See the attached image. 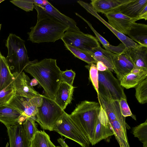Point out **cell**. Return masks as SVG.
<instances>
[{"mask_svg":"<svg viewBox=\"0 0 147 147\" xmlns=\"http://www.w3.org/2000/svg\"><path fill=\"white\" fill-rule=\"evenodd\" d=\"M108 24L117 31L124 34H127V31L132 24V19L122 14L117 9L105 14Z\"/></svg>","mask_w":147,"mask_h":147,"instance_id":"10","label":"cell"},{"mask_svg":"<svg viewBox=\"0 0 147 147\" xmlns=\"http://www.w3.org/2000/svg\"><path fill=\"white\" fill-rule=\"evenodd\" d=\"M96 64L97 68L99 71H103L108 69L107 67L101 61H98Z\"/></svg>","mask_w":147,"mask_h":147,"instance_id":"37","label":"cell"},{"mask_svg":"<svg viewBox=\"0 0 147 147\" xmlns=\"http://www.w3.org/2000/svg\"><path fill=\"white\" fill-rule=\"evenodd\" d=\"M35 119V117H28L22 124L27 137L31 141L36 133L38 131Z\"/></svg>","mask_w":147,"mask_h":147,"instance_id":"28","label":"cell"},{"mask_svg":"<svg viewBox=\"0 0 147 147\" xmlns=\"http://www.w3.org/2000/svg\"><path fill=\"white\" fill-rule=\"evenodd\" d=\"M77 2L88 12L95 17L107 26L122 42L126 48H135L138 46V44L129 38L117 31L110 26L108 22L99 15L90 4L80 0L78 1Z\"/></svg>","mask_w":147,"mask_h":147,"instance_id":"14","label":"cell"},{"mask_svg":"<svg viewBox=\"0 0 147 147\" xmlns=\"http://www.w3.org/2000/svg\"><path fill=\"white\" fill-rule=\"evenodd\" d=\"M37 13L35 25L30 28L28 33V40L33 43L54 42L61 39L69 27L61 22L47 12L40 5L34 3Z\"/></svg>","mask_w":147,"mask_h":147,"instance_id":"2","label":"cell"},{"mask_svg":"<svg viewBox=\"0 0 147 147\" xmlns=\"http://www.w3.org/2000/svg\"><path fill=\"white\" fill-rule=\"evenodd\" d=\"M62 136L78 143L82 147H89L88 137L65 111L56 122L53 129Z\"/></svg>","mask_w":147,"mask_h":147,"instance_id":"6","label":"cell"},{"mask_svg":"<svg viewBox=\"0 0 147 147\" xmlns=\"http://www.w3.org/2000/svg\"><path fill=\"white\" fill-rule=\"evenodd\" d=\"M98 93L110 96L115 100L119 101L121 98L126 97L120 80L108 69L98 71Z\"/></svg>","mask_w":147,"mask_h":147,"instance_id":"7","label":"cell"},{"mask_svg":"<svg viewBox=\"0 0 147 147\" xmlns=\"http://www.w3.org/2000/svg\"><path fill=\"white\" fill-rule=\"evenodd\" d=\"M130 0H92L90 4L97 12L104 14L127 3Z\"/></svg>","mask_w":147,"mask_h":147,"instance_id":"21","label":"cell"},{"mask_svg":"<svg viewBox=\"0 0 147 147\" xmlns=\"http://www.w3.org/2000/svg\"><path fill=\"white\" fill-rule=\"evenodd\" d=\"M147 78V70L134 65L131 72L120 80L121 85L124 88L129 89L135 88Z\"/></svg>","mask_w":147,"mask_h":147,"instance_id":"16","label":"cell"},{"mask_svg":"<svg viewBox=\"0 0 147 147\" xmlns=\"http://www.w3.org/2000/svg\"><path fill=\"white\" fill-rule=\"evenodd\" d=\"M57 141L62 147H69L66 143L64 140L62 138H59L57 140Z\"/></svg>","mask_w":147,"mask_h":147,"instance_id":"39","label":"cell"},{"mask_svg":"<svg viewBox=\"0 0 147 147\" xmlns=\"http://www.w3.org/2000/svg\"><path fill=\"white\" fill-rule=\"evenodd\" d=\"M12 74L14 78L11 85L14 90L15 94L28 98L41 96L32 86L31 80L24 72H14Z\"/></svg>","mask_w":147,"mask_h":147,"instance_id":"9","label":"cell"},{"mask_svg":"<svg viewBox=\"0 0 147 147\" xmlns=\"http://www.w3.org/2000/svg\"><path fill=\"white\" fill-rule=\"evenodd\" d=\"M113 135L114 134L109 125H105L102 124L97 117L93 137L90 144L92 145H94L102 140Z\"/></svg>","mask_w":147,"mask_h":147,"instance_id":"25","label":"cell"},{"mask_svg":"<svg viewBox=\"0 0 147 147\" xmlns=\"http://www.w3.org/2000/svg\"><path fill=\"white\" fill-rule=\"evenodd\" d=\"M44 9L48 13L57 20L69 27V30L80 31V30L77 26V24L73 19L61 13L48 1L45 6H42Z\"/></svg>","mask_w":147,"mask_h":147,"instance_id":"22","label":"cell"},{"mask_svg":"<svg viewBox=\"0 0 147 147\" xmlns=\"http://www.w3.org/2000/svg\"><path fill=\"white\" fill-rule=\"evenodd\" d=\"M8 54L6 58L10 69L20 73L30 61L25 45V41L14 34H10L6 41Z\"/></svg>","mask_w":147,"mask_h":147,"instance_id":"4","label":"cell"},{"mask_svg":"<svg viewBox=\"0 0 147 147\" xmlns=\"http://www.w3.org/2000/svg\"><path fill=\"white\" fill-rule=\"evenodd\" d=\"M34 3L42 6L43 4V1L41 0H34Z\"/></svg>","mask_w":147,"mask_h":147,"instance_id":"41","label":"cell"},{"mask_svg":"<svg viewBox=\"0 0 147 147\" xmlns=\"http://www.w3.org/2000/svg\"><path fill=\"white\" fill-rule=\"evenodd\" d=\"M31 85L32 86H35L38 84L37 81L34 78L31 80Z\"/></svg>","mask_w":147,"mask_h":147,"instance_id":"40","label":"cell"},{"mask_svg":"<svg viewBox=\"0 0 147 147\" xmlns=\"http://www.w3.org/2000/svg\"><path fill=\"white\" fill-rule=\"evenodd\" d=\"M100 108L98 102L85 100L78 104L69 115L71 119L88 137L90 144Z\"/></svg>","mask_w":147,"mask_h":147,"instance_id":"3","label":"cell"},{"mask_svg":"<svg viewBox=\"0 0 147 147\" xmlns=\"http://www.w3.org/2000/svg\"><path fill=\"white\" fill-rule=\"evenodd\" d=\"M27 117L16 109L7 105L0 106V122L6 127L22 123Z\"/></svg>","mask_w":147,"mask_h":147,"instance_id":"15","label":"cell"},{"mask_svg":"<svg viewBox=\"0 0 147 147\" xmlns=\"http://www.w3.org/2000/svg\"><path fill=\"white\" fill-rule=\"evenodd\" d=\"M9 145V143L8 142H7L6 145V146L5 147H8Z\"/></svg>","mask_w":147,"mask_h":147,"instance_id":"42","label":"cell"},{"mask_svg":"<svg viewBox=\"0 0 147 147\" xmlns=\"http://www.w3.org/2000/svg\"><path fill=\"white\" fill-rule=\"evenodd\" d=\"M10 1L26 12L32 11L34 8V0H13Z\"/></svg>","mask_w":147,"mask_h":147,"instance_id":"32","label":"cell"},{"mask_svg":"<svg viewBox=\"0 0 147 147\" xmlns=\"http://www.w3.org/2000/svg\"><path fill=\"white\" fill-rule=\"evenodd\" d=\"M135 96L141 104L147 102V78L138 84L136 87Z\"/></svg>","mask_w":147,"mask_h":147,"instance_id":"30","label":"cell"},{"mask_svg":"<svg viewBox=\"0 0 147 147\" xmlns=\"http://www.w3.org/2000/svg\"><path fill=\"white\" fill-rule=\"evenodd\" d=\"M133 134L142 143L144 147H147V120L143 123L133 127Z\"/></svg>","mask_w":147,"mask_h":147,"instance_id":"29","label":"cell"},{"mask_svg":"<svg viewBox=\"0 0 147 147\" xmlns=\"http://www.w3.org/2000/svg\"><path fill=\"white\" fill-rule=\"evenodd\" d=\"M14 94L11 84L0 92V106L7 105Z\"/></svg>","mask_w":147,"mask_h":147,"instance_id":"31","label":"cell"},{"mask_svg":"<svg viewBox=\"0 0 147 147\" xmlns=\"http://www.w3.org/2000/svg\"><path fill=\"white\" fill-rule=\"evenodd\" d=\"M4 1V0H0V3Z\"/></svg>","mask_w":147,"mask_h":147,"instance_id":"43","label":"cell"},{"mask_svg":"<svg viewBox=\"0 0 147 147\" xmlns=\"http://www.w3.org/2000/svg\"><path fill=\"white\" fill-rule=\"evenodd\" d=\"M24 71L35 78L43 88L45 96L54 100L61 82V71L57 64L56 60L45 58L38 61H30Z\"/></svg>","mask_w":147,"mask_h":147,"instance_id":"1","label":"cell"},{"mask_svg":"<svg viewBox=\"0 0 147 147\" xmlns=\"http://www.w3.org/2000/svg\"><path fill=\"white\" fill-rule=\"evenodd\" d=\"M1 24H0V30L1 29Z\"/></svg>","mask_w":147,"mask_h":147,"instance_id":"44","label":"cell"},{"mask_svg":"<svg viewBox=\"0 0 147 147\" xmlns=\"http://www.w3.org/2000/svg\"><path fill=\"white\" fill-rule=\"evenodd\" d=\"M113 71L119 80L129 73L134 65L124 51L119 54H114L112 59Z\"/></svg>","mask_w":147,"mask_h":147,"instance_id":"12","label":"cell"},{"mask_svg":"<svg viewBox=\"0 0 147 147\" xmlns=\"http://www.w3.org/2000/svg\"><path fill=\"white\" fill-rule=\"evenodd\" d=\"M61 39L64 44H67L88 52L100 46L98 41L92 35L81 32L67 30Z\"/></svg>","mask_w":147,"mask_h":147,"instance_id":"8","label":"cell"},{"mask_svg":"<svg viewBox=\"0 0 147 147\" xmlns=\"http://www.w3.org/2000/svg\"><path fill=\"white\" fill-rule=\"evenodd\" d=\"M30 147H56L51 141L49 135L44 131H38L34 135Z\"/></svg>","mask_w":147,"mask_h":147,"instance_id":"26","label":"cell"},{"mask_svg":"<svg viewBox=\"0 0 147 147\" xmlns=\"http://www.w3.org/2000/svg\"><path fill=\"white\" fill-rule=\"evenodd\" d=\"M12 107L27 117H35L37 107L34 104L31 98H28L14 94L6 105Z\"/></svg>","mask_w":147,"mask_h":147,"instance_id":"11","label":"cell"},{"mask_svg":"<svg viewBox=\"0 0 147 147\" xmlns=\"http://www.w3.org/2000/svg\"><path fill=\"white\" fill-rule=\"evenodd\" d=\"M42 96V103L37 108L35 120L43 129L53 131L56 122L65 111L54 100L46 96Z\"/></svg>","mask_w":147,"mask_h":147,"instance_id":"5","label":"cell"},{"mask_svg":"<svg viewBox=\"0 0 147 147\" xmlns=\"http://www.w3.org/2000/svg\"><path fill=\"white\" fill-rule=\"evenodd\" d=\"M124 52L135 66L147 70V47L139 45L135 48H126Z\"/></svg>","mask_w":147,"mask_h":147,"instance_id":"18","label":"cell"},{"mask_svg":"<svg viewBox=\"0 0 147 147\" xmlns=\"http://www.w3.org/2000/svg\"><path fill=\"white\" fill-rule=\"evenodd\" d=\"M75 75V73L72 69L67 70L65 71H62L61 74V82L65 83L70 86H73Z\"/></svg>","mask_w":147,"mask_h":147,"instance_id":"35","label":"cell"},{"mask_svg":"<svg viewBox=\"0 0 147 147\" xmlns=\"http://www.w3.org/2000/svg\"><path fill=\"white\" fill-rule=\"evenodd\" d=\"M13 78L6 58L0 51V92L10 85Z\"/></svg>","mask_w":147,"mask_h":147,"instance_id":"23","label":"cell"},{"mask_svg":"<svg viewBox=\"0 0 147 147\" xmlns=\"http://www.w3.org/2000/svg\"><path fill=\"white\" fill-rule=\"evenodd\" d=\"M22 124L6 127L10 147H30L31 141L27 137Z\"/></svg>","mask_w":147,"mask_h":147,"instance_id":"13","label":"cell"},{"mask_svg":"<svg viewBox=\"0 0 147 147\" xmlns=\"http://www.w3.org/2000/svg\"><path fill=\"white\" fill-rule=\"evenodd\" d=\"M147 5V0H130L117 9L122 14L135 22L138 20L140 13L143 8Z\"/></svg>","mask_w":147,"mask_h":147,"instance_id":"17","label":"cell"},{"mask_svg":"<svg viewBox=\"0 0 147 147\" xmlns=\"http://www.w3.org/2000/svg\"><path fill=\"white\" fill-rule=\"evenodd\" d=\"M127 35L139 45L147 47V25L135 22L133 23L128 29Z\"/></svg>","mask_w":147,"mask_h":147,"instance_id":"20","label":"cell"},{"mask_svg":"<svg viewBox=\"0 0 147 147\" xmlns=\"http://www.w3.org/2000/svg\"><path fill=\"white\" fill-rule=\"evenodd\" d=\"M119 103L121 112L123 116L125 117L130 116L136 120L135 116L132 113L127 104L126 97L121 98L119 101Z\"/></svg>","mask_w":147,"mask_h":147,"instance_id":"34","label":"cell"},{"mask_svg":"<svg viewBox=\"0 0 147 147\" xmlns=\"http://www.w3.org/2000/svg\"><path fill=\"white\" fill-rule=\"evenodd\" d=\"M144 19L146 20L147 19V5L143 8L139 15L138 20Z\"/></svg>","mask_w":147,"mask_h":147,"instance_id":"38","label":"cell"},{"mask_svg":"<svg viewBox=\"0 0 147 147\" xmlns=\"http://www.w3.org/2000/svg\"><path fill=\"white\" fill-rule=\"evenodd\" d=\"M76 15L82 18L87 23L88 26L95 34L96 36V38L97 40L102 45L103 47L105 48V49L110 45L109 42L94 29V28L93 27L91 24L89 22L84 18L78 13H76Z\"/></svg>","mask_w":147,"mask_h":147,"instance_id":"36","label":"cell"},{"mask_svg":"<svg viewBox=\"0 0 147 147\" xmlns=\"http://www.w3.org/2000/svg\"><path fill=\"white\" fill-rule=\"evenodd\" d=\"M74 88L63 82L59 85L54 100L64 110L71 102Z\"/></svg>","mask_w":147,"mask_h":147,"instance_id":"19","label":"cell"},{"mask_svg":"<svg viewBox=\"0 0 147 147\" xmlns=\"http://www.w3.org/2000/svg\"><path fill=\"white\" fill-rule=\"evenodd\" d=\"M89 53L96 63L98 61L102 62L108 70L113 71L112 59L114 53L102 49L100 46L93 49Z\"/></svg>","mask_w":147,"mask_h":147,"instance_id":"24","label":"cell"},{"mask_svg":"<svg viewBox=\"0 0 147 147\" xmlns=\"http://www.w3.org/2000/svg\"><path fill=\"white\" fill-rule=\"evenodd\" d=\"M90 65L89 77L94 87L98 94V71L96 65L92 63Z\"/></svg>","mask_w":147,"mask_h":147,"instance_id":"33","label":"cell"},{"mask_svg":"<svg viewBox=\"0 0 147 147\" xmlns=\"http://www.w3.org/2000/svg\"><path fill=\"white\" fill-rule=\"evenodd\" d=\"M64 45L75 57L87 63L89 65L92 63H96L95 60L89 52L67 44H64Z\"/></svg>","mask_w":147,"mask_h":147,"instance_id":"27","label":"cell"},{"mask_svg":"<svg viewBox=\"0 0 147 147\" xmlns=\"http://www.w3.org/2000/svg\"><path fill=\"white\" fill-rule=\"evenodd\" d=\"M56 147H60L58 146H57Z\"/></svg>","mask_w":147,"mask_h":147,"instance_id":"45","label":"cell"}]
</instances>
